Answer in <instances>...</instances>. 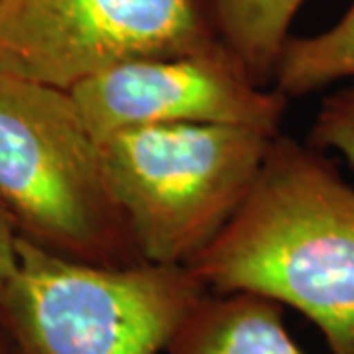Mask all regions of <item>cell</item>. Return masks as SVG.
I'll return each mask as SVG.
<instances>
[{"instance_id":"1","label":"cell","mask_w":354,"mask_h":354,"mask_svg":"<svg viewBox=\"0 0 354 354\" xmlns=\"http://www.w3.org/2000/svg\"><path fill=\"white\" fill-rule=\"evenodd\" d=\"M185 268L207 291L290 305L333 354H354V187L313 146L279 132L239 213Z\"/></svg>"},{"instance_id":"2","label":"cell","mask_w":354,"mask_h":354,"mask_svg":"<svg viewBox=\"0 0 354 354\" xmlns=\"http://www.w3.org/2000/svg\"><path fill=\"white\" fill-rule=\"evenodd\" d=\"M0 207L18 236L48 252L109 268L142 262L99 140L67 88L0 73Z\"/></svg>"},{"instance_id":"3","label":"cell","mask_w":354,"mask_h":354,"mask_svg":"<svg viewBox=\"0 0 354 354\" xmlns=\"http://www.w3.org/2000/svg\"><path fill=\"white\" fill-rule=\"evenodd\" d=\"M276 136L230 124H156L102 138L104 181L140 260L189 264L239 213Z\"/></svg>"},{"instance_id":"4","label":"cell","mask_w":354,"mask_h":354,"mask_svg":"<svg viewBox=\"0 0 354 354\" xmlns=\"http://www.w3.org/2000/svg\"><path fill=\"white\" fill-rule=\"evenodd\" d=\"M0 291L12 354H160L207 288L185 266L85 264L16 239Z\"/></svg>"},{"instance_id":"5","label":"cell","mask_w":354,"mask_h":354,"mask_svg":"<svg viewBox=\"0 0 354 354\" xmlns=\"http://www.w3.org/2000/svg\"><path fill=\"white\" fill-rule=\"evenodd\" d=\"M218 44L203 0H0V73L67 91L114 65Z\"/></svg>"},{"instance_id":"6","label":"cell","mask_w":354,"mask_h":354,"mask_svg":"<svg viewBox=\"0 0 354 354\" xmlns=\"http://www.w3.org/2000/svg\"><path fill=\"white\" fill-rule=\"evenodd\" d=\"M93 136L156 124H230L279 134L288 97L254 83L218 44L114 65L69 88Z\"/></svg>"},{"instance_id":"7","label":"cell","mask_w":354,"mask_h":354,"mask_svg":"<svg viewBox=\"0 0 354 354\" xmlns=\"http://www.w3.org/2000/svg\"><path fill=\"white\" fill-rule=\"evenodd\" d=\"M165 354H305L283 325V305L250 291H207Z\"/></svg>"},{"instance_id":"8","label":"cell","mask_w":354,"mask_h":354,"mask_svg":"<svg viewBox=\"0 0 354 354\" xmlns=\"http://www.w3.org/2000/svg\"><path fill=\"white\" fill-rule=\"evenodd\" d=\"M218 41L254 83L270 87L304 0H203Z\"/></svg>"},{"instance_id":"9","label":"cell","mask_w":354,"mask_h":354,"mask_svg":"<svg viewBox=\"0 0 354 354\" xmlns=\"http://www.w3.org/2000/svg\"><path fill=\"white\" fill-rule=\"evenodd\" d=\"M342 79L354 81V0L329 30L315 36L288 38L272 75V87L291 99Z\"/></svg>"},{"instance_id":"10","label":"cell","mask_w":354,"mask_h":354,"mask_svg":"<svg viewBox=\"0 0 354 354\" xmlns=\"http://www.w3.org/2000/svg\"><path fill=\"white\" fill-rule=\"evenodd\" d=\"M309 146L339 152L354 171V81L323 101L309 132Z\"/></svg>"},{"instance_id":"11","label":"cell","mask_w":354,"mask_h":354,"mask_svg":"<svg viewBox=\"0 0 354 354\" xmlns=\"http://www.w3.org/2000/svg\"><path fill=\"white\" fill-rule=\"evenodd\" d=\"M18 232L6 211L0 207V291L10 281L18 268V252H16Z\"/></svg>"},{"instance_id":"12","label":"cell","mask_w":354,"mask_h":354,"mask_svg":"<svg viewBox=\"0 0 354 354\" xmlns=\"http://www.w3.org/2000/svg\"><path fill=\"white\" fill-rule=\"evenodd\" d=\"M0 354H12V346H10L8 337H6V333L2 330V327H0Z\"/></svg>"}]
</instances>
